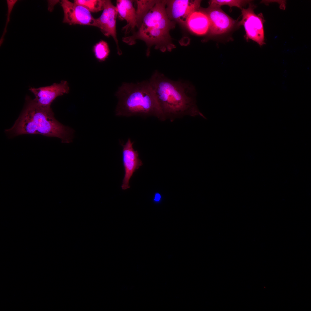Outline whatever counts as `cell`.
Wrapping results in <instances>:
<instances>
[{
    "instance_id": "cell-7",
    "label": "cell",
    "mask_w": 311,
    "mask_h": 311,
    "mask_svg": "<svg viewBox=\"0 0 311 311\" xmlns=\"http://www.w3.org/2000/svg\"><path fill=\"white\" fill-rule=\"evenodd\" d=\"M201 1L199 0H166V10L171 20L185 26L189 15L200 8Z\"/></svg>"
},
{
    "instance_id": "cell-4",
    "label": "cell",
    "mask_w": 311,
    "mask_h": 311,
    "mask_svg": "<svg viewBox=\"0 0 311 311\" xmlns=\"http://www.w3.org/2000/svg\"><path fill=\"white\" fill-rule=\"evenodd\" d=\"M115 95L118 99L117 116H154L165 120L159 103L149 81L123 83Z\"/></svg>"
},
{
    "instance_id": "cell-16",
    "label": "cell",
    "mask_w": 311,
    "mask_h": 311,
    "mask_svg": "<svg viewBox=\"0 0 311 311\" xmlns=\"http://www.w3.org/2000/svg\"><path fill=\"white\" fill-rule=\"evenodd\" d=\"M93 51L95 57L100 62L105 61L110 53L108 43L104 40H101L96 43L94 46Z\"/></svg>"
},
{
    "instance_id": "cell-11",
    "label": "cell",
    "mask_w": 311,
    "mask_h": 311,
    "mask_svg": "<svg viewBox=\"0 0 311 311\" xmlns=\"http://www.w3.org/2000/svg\"><path fill=\"white\" fill-rule=\"evenodd\" d=\"M202 9L209 19L208 32L212 35H219L227 33L233 27L236 22L220 7H208Z\"/></svg>"
},
{
    "instance_id": "cell-13",
    "label": "cell",
    "mask_w": 311,
    "mask_h": 311,
    "mask_svg": "<svg viewBox=\"0 0 311 311\" xmlns=\"http://www.w3.org/2000/svg\"><path fill=\"white\" fill-rule=\"evenodd\" d=\"M116 7L118 14L122 19L127 22V24L123 28L122 30L125 31L126 34L131 31L134 32L135 28L136 26V15L132 1L117 0Z\"/></svg>"
},
{
    "instance_id": "cell-6",
    "label": "cell",
    "mask_w": 311,
    "mask_h": 311,
    "mask_svg": "<svg viewBox=\"0 0 311 311\" xmlns=\"http://www.w3.org/2000/svg\"><path fill=\"white\" fill-rule=\"evenodd\" d=\"M60 4L64 12L63 23L96 27V19L83 6L68 0H62Z\"/></svg>"
},
{
    "instance_id": "cell-10",
    "label": "cell",
    "mask_w": 311,
    "mask_h": 311,
    "mask_svg": "<svg viewBox=\"0 0 311 311\" xmlns=\"http://www.w3.org/2000/svg\"><path fill=\"white\" fill-rule=\"evenodd\" d=\"M29 90L34 95L35 101L39 105L50 107L53 101L58 97L68 93L69 87L68 82L62 80L59 83L38 88L31 87Z\"/></svg>"
},
{
    "instance_id": "cell-19",
    "label": "cell",
    "mask_w": 311,
    "mask_h": 311,
    "mask_svg": "<svg viewBox=\"0 0 311 311\" xmlns=\"http://www.w3.org/2000/svg\"><path fill=\"white\" fill-rule=\"evenodd\" d=\"M48 8L50 12H52L54 8V6L58 2V1H48Z\"/></svg>"
},
{
    "instance_id": "cell-15",
    "label": "cell",
    "mask_w": 311,
    "mask_h": 311,
    "mask_svg": "<svg viewBox=\"0 0 311 311\" xmlns=\"http://www.w3.org/2000/svg\"><path fill=\"white\" fill-rule=\"evenodd\" d=\"M105 0H75L74 2L80 5L90 12H97L104 9Z\"/></svg>"
},
{
    "instance_id": "cell-18",
    "label": "cell",
    "mask_w": 311,
    "mask_h": 311,
    "mask_svg": "<svg viewBox=\"0 0 311 311\" xmlns=\"http://www.w3.org/2000/svg\"><path fill=\"white\" fill-rule=\"evenodd\" d=\"M17 1L18 0H7L6 1L7 9V16L5 26L4 28L3 33L0 40V46L2 45L3 42L4 37L7 32V27L8 24L10 21V16L12 12L14 5H15Z\"/></svg>"
},
{
    "instance_id": "cell-2",
    "label": "cell",
    "mask_w": 311,
    "mask_h": 311,
    "mask_svg": "<svg viewBox=\"0 0 311 311\" xmlns=\"http://www.w3.org/2000/svg\"><path fill=\"white\" fill-rule=\"evenodd\" d=\"M5 132L10 138L23 134H40L57 138L66 143L72 141L74 133L72 129L57 120L50 107L41 106L28 96L14 124Z\"/></svg>"
},
{
    "instance_id": "cell-3",
    "label": "cell",
    "mask_w": 311,
    "mask_h": 311,
    "mask_svg": "<svg viewBox=\"0 0 311 311\" xmlns=\"http://www.w3.org/2000/svg\"><path fill=\"white\" fill-rule=\"evenodd\" d=\"M166 2V0H158L144 18L138 31L131 36L123 37L122 41L130 45L135 43L137 39L144 41L147 47V56L153 46L162 52L170 51L175 48L170 31L175 28L176 22L170 20L167 15Z\"/></svg>"
},
{
    "instance_id": "cell-1",
    "label": "cell",
    "mask_w": 311,
    "mask_h": 311,
    "mask_svg": "<svg viewBox=\"0 0 311 311\" xmlns=\"http://www.w3.org/2000/svg\"><path fill=\"white\" fill-rule=\"evenodd\" d=\"M165 120L172 121L185 116L205 118L196 104V90L187 81L171 80L158 71L149 81Z\"/></svg>"
},
{
    "instance_id": "cell-17",
    "label": "cell",
    "mask_w": 311,
    "mask_h": 311,
    "mask_svg": "<svg viewBox=\"0 0 311 311\" xmlns=\"http://www.w3.org/2000/svg\"><path fill=\"white\" fill-rule=\"evenodd\" d=\"M251 2L249 0H212L209 2V7H220L221 6L226 5L230 7H236L242 10L243 6Z\"/></svg>"
},
{
    "instance_id": "cell-14",
    "label": "cell",
    "mask_w": 311,
    "mask_h": 311,
    "mask_svg": "<svg viewBox=\"0 0 311 311\" xmlns=\"http://www.w3.org/2000/svg\"><path fill=\"white\" fill-rule=\"evenodd\" d=\"M158 0H136L137 8L136 27L139 29L141 25L143 19L149 11L154 6Z\"/></svg>"
},
{
    "instance_id": "cell-8",
    "label": "cell",
    "mask_w": 311,
    "mask_h": 311,
    "mask_svg": "<svg viewBox=\"0 0 311 311\" xmlns=\"http://www.w3.org/2000/svg\"><path fill=\"white\" fill-rule=\"evenodd\" d=\"M118 12L116 6H115L110 0H105L104 7L101 15L96 19V27L99 28L106 36H111L117 46V53L120 55L122 52L119 46L117 37L116 21Z\"/></svg>"
},
{
    "instance_id": "cell-20",
    "label": "cell",
    "mask_w": 311,
    "mask_h": 311,
    "mask_svg": "<svg viewBox=\"0 0 311 311\" xmlns=\"http://www.w3.org/2000/svg\"><path fill=\"white\" fill-rule=\"evenodd\" d=\"M161 198V196L158 193H156L155 194L154 200L156 201H158Z\"/></svg>"
},
{
    "instance_id": "cell-5",
    "label": "cell",
    "mask_w": 311,
    "mask_h": 311,
    "mask_svg": "<svg viewBox=\"0 0 311 311\" xmlns=\"http://www.w3.org/2000/svg\"><path fill=\"white\" fill-rule=\"evenodd\" d=\"M255 6L250 3L248 8H242V19L238 24L244 26L247 39L252 40L261 46L265 44L264 20L262 14H255Z\"/></svg>"
},
{
    "instance_id": "cell-9",
    "label": "cell",
    "mask_w": 311,
    "mask_h": 311,
    "mask_svg": "<svg viewBox=\"0 0 311 311\" xmlns=\"http://www.w3.org/2000/svg\"><path fill=\"white\" fill-rule=\"evenodd\" d=\"M134 142L128 138L122 146V156L123 165L125 175L121 186L122 189L124 190L130 187L129 180L134 172L142 166L143 164L139 158V153L137 150L133 148Z\"/></svg>"
},
{
    "instance_id": "cell-12",
    "label": "cell",
    "mask_w": 311,
    "mask_h": 311,
    "mask_svg": "<svg viewBox=\"0 0 311 311\" xmlns=\"http://www.w3.org/2000/svg\"><path fill=\"white\" fill-rule=\"evenodd\" d=\"M208 17L202 8L193 12L188 17L185 26L191 32L198 35H203L209 31Z\"/></svg>"
}]
</instances>
